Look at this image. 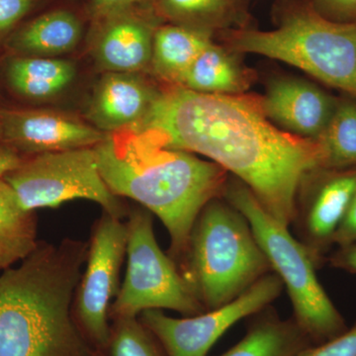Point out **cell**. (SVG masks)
I'll use <instances>...</instances> for the list:
<instances>
[{
  "instance_id": "1",
  "label": "cell",
  "mask_w": 356,
  "mask_h": 356,
  "mask_svg": "<svg viewBox=\"0 0 356 356\" xmlns=\"http://www.w3.org/2000/svg\"><path fill=\"white\" fill-rule=\"evenodd\" d=\"M136 130L153 131L165 146L201 154L234 173L283 226L294 220L302 182L325 170L317 140L276 127L259 100L243 95L170 86Z\"/></svg>"
},
{
  "instance_id": "2",
  "label": "cell",
  "mask_w": 356,
  "mask_h": 356,
  "mask_svg": "<svg viewBox=\"0 0 356 356\" xmlns=\"http://www.w3.org/2000/svg\"><path fill=\"white\" fill-rule=\"evenodd\" d=\"M93 149L110 191L158 216L172 241L170 257L181 261L201 211L224 192L226 170L165 146L151 130L107 134Z\"/></svg>"
},
{
  "instance_id": "3",
  "label": "cell",
  "mask_w": 356,
  "mask_h": 356,
  "mask_svg": "<svg viewBox=\"0 0 356 356\" xmlns=\"http://www.w3.org/2000/svg\"><path fill=\"white\" fill-rule=\"evenodd\" d=\"M88 243L39 242L0 274V356H95L74 316Z\"/></svg>"
},
{
  "instance_id": "4",
  "label": "cell",
  "mask_w": 356,
  "mask_h": 356,
  "mask_svg": "<svg viewBox=\"0 0 356 356\" xmlns=\"http://www.w3.org/2000/svg\"><path fill=\"white\" fill-rule=\"evenodd\" d=\"M181 261V274L206 310L238 298L271 269L247 219L218 197L194 222Z\"/></svg>"
},
{
  "instance_id": "5",
  "label": "cell",
  "mask_w": 356,
  "mask_h": 356,
  "mask_svg": "<svg viewBox=\"0 0 356 356\" xmlns=\"http://www.w3.org/2000/svg\"><path fill=\"white\" fill-rule=\"evenodd\" d=\"M232 50L282 60L356 99V21L327 19L308 6L289 9L271 31L228 35Z\"/></svg>"
},
{
  "instance_id": "6",
  "label": "cell",
  "mask_w": 356,
  "mask_h": 356,
  "mask_svg": "<svg viewBox=\"0 0 356 356\" xmlns=\"http://www.w3.org/2000/svg\"><path fill=\"white\" fill-rule=\"evenodd\" d=\"M222 193L247 219L271 269L286 286L295 322L311 343H325L348 331L350 327L318 280L317 264L308 248L270 216L243 182L226 184Z\"/></svg>"
},
{
  "instance_id": "7",
  "label": "cell",
  "mask_w": 356,
  "mask_h": 356,
  "mask_svg": "<svg viewBox=\"0 0 356 356\" xmlns=\"http://www.w3.org/2000/svg\"><path fill=\"white\" fill-rule=\"evenodd\" d=\"M127 218V273L109 317L137 318L144 311L165 309L191 317L207 311L175 261L159 248L152 213L134 207Z\"/></svg>"
},
{
  "instance_id": "8",
  "label": "cell",
  "mask_w": 356,
  "mask_h": 356,
  "mask_svg": "<svg viewBox=\"0 0 356 356\" xmlns=\"http://www.w3.org/2000/svg\"><path fill=\"white\" fill-rule=\"evenodd\" d=\"M3 178L26 211L57 208L84 199L97 203L116 219H124L130 212L103 180L93 147L25 156Z\"/></svg>"
},
{
  "instance_id": "9",
  "label": "cell",
  "mask_w": 356,
  "mask_h": 356,
  "mask_svg": "<svg viewBox=\"0 0 356 356\" xmlns=\"http://www.w3.org/2000/svg\"><path fill=\"white\" fill-rule=\"evenodd\" d=\"M127 242V224L102 212L93 227L86 268L72 305L79 329L88 343L99 350H106L109 346L110 308L120 289L119 280Z\"/></svg>"
},
{
  "instance_id": "10",
  "label": "cell",
  "mask_w": 356,
  "mask_h": 356,
  "mask_svg": "<svg viewBox=\"0 0 356 356\" xmlns=\"http://www.w3.org/2000/svg\"><path fill=\"white\" fill-rule=\"evenodd\" d=\"M283 283L267 273L238 298L219 308L187 318H172L163 310L140 314V322L158 339L168 356H207L212 346L234 325L266 309L280 296Z\"/></svg>"
},
{
  "instance_id": "11",
  "label": "cell",
  "mask_w": 356,
  "mask_h": 356,
  "mask_svg": "<svg viewBox=\"0 0 356 356\" xmlns=\"http://www.w3.org/2000/svg\"><path fill=\"white\" fill-rule=\"evenodd\" d=\"M163 23L153 6H139L89 21L86 49L100 72H147L154 32Z\"/></svg>"
},
{
  "instance_id": "12",
  "label": "cell",
  "mask_w": 356,
  "mask_h": 356,
  "mask_svg": "<svg viewBox=\"0 0 356 356\" xmlns=\"http://www.w3.org/2000/svg\"><path fill=\"white\" fill-rule=\"evenodd\" d=\"M81 117L50 108H0V140L21 156L93 147L106 137Z\"/></svg>"
},
{
  "instance_id": "13",
  "label": "cell",
  "mask_w": 356,
  "mask_h": 356,
  "mask_svg": "<svg viewBox=\"0 0 356 356\" xmlns=\"http://www.w3.org/2000/svg\"><path fill=\"white\" fill-rule=\"evenodd\" d=\"M161 91L147 72H100L84 119L106 135L136 130L151 113Z\"/></svg>"
},
{
  "instance_id": "14",
  "label": "cell",
  "mask_w": 356,
  "mask_h": 356,
  "mask_svg": "<svg viewBox=\"0 0 356 356\" xmlns=\"http://www.w3.org/2000/svg\"><path fill=\"white\" fill-rule=\"evenodd\" d=\"M88 27L86 8L53 6L18 26L4 48L9 56L70 58L86 43Z\"/></svg>"
},
{
  "instance_id": "15",
  "label": "cell",
  "mask_w": 356,
  "mask_h": 356,
  "mask_svg": "<svg viewBox=\"0 0 356 356\" xmlns=\"http://www.w3.org/2000/svg\"><path fill=\"white\" fill-rule=\"evenodd\" d=\"M259 104L271 123L293 135L318 140L329 125L337 103L308 81L280 79L269 86Z\"/></svg>"
},
{
  "instance_id": "16",
  "label": "cell",
  "mask_w": 356,
  "mask_h": 356,
  "mask_svg": "<svg viewBox=\"0 0 356 356\" xmlns=\"http://www.w3.org/2000/svg\"><path fill=\"white\" fill-rule=\"evenodd\" d=\"M356 189V168L324 170L304 217L307 243L316 264L322 261L348 212Z\"/></svg>"
},
{
  "instance_id": "17",
  "label": "cell",
  "mask_w": 356,
  "mask_h": 356,
  "mask_svg": "<svg viewBox=\"0 0 356 356\" xmlns=\"http://www.w3.org/2000/svg\"><path fill=\"white\" fill-rule=\"evenodd\" d=\"M3 77L11 92L36 104L58 102L79 81L81 70L72 58L7 55Z\"/></svg>"
},
{
  "instance_id": "18",
  "label": "cell",
  "mask_w": 356,
  "mask_h": 356,
  "mask_svg": "<svg viewBox=\"0 0 356 356\" xmlns=\"http://www.w3.org/2000/svg\"><path fill=\"white\" fill-rule=\"evenodd\" d=\"M212 35L161 23L154 32L149 74L170 86H180L191 65L212 41Z\"/></svg>"
},
{
  "instance_id": "19",
  "label": "cell",
  "mask_w": 356,
  "mask_h": 356,
  "mask_svg": "<svg viewBox=\"0 0 356 356\" xmlns=\"http://www.w3.org/2000/svg\"><path fill=\"white\" fill-rule=\"evenodd\" d=\"M248 0H154L159 19L214 35L241 27L248 13Z\"/></svg>"
},
{
  "instance_id": "20",
  "label": "cell",
  "mask_w": 356,
  "mask_h": 356,
  "mask_svg": "<svg viewBox=\"0 0 356 356\" xmlns=\"http://www.w3.org/2000/svg\"><path fill=\"white\" fill-rule=\"evenodd\" d=\"M248 86L245 70L236 58L211 42L194 60L180 88L206 95H241Z\"/></svg>"
},
{
  "instance_id": "21",
  "label": "cell",
  "mask_w": 356,
  "mask_h": 356,
  "mask_svg": "<svg viewBox=\"0 0 356 356\" xmlns=\"http://www.w3.org/2000/svg\"><path fill=\"white\" fill-rule=\"evenodd\" d=\"M38 245L34 212L23 209L10 185L0 177V271L22 261Z\"/></svg>"
},
{
  "instance_id": "22",
  "label": "cell",
  "mask_w": 356,
  "mask_h": 356,
  "mask_svg": "<svg viewBox=\"0 0 356 356\" xmlns=\"http://www.w3.org/2000/svg\"><path fill=\"white\" fill-rule=\"evenodd\" d=\"M312 344L294 320L283 321L267 313L257 318L247 334L220 356H294Z\"/></svg>"
},
{
  "instance_id": "23",
  "label": "cell",
  "mask_w": 356,
  "mask_h": 356,
  "mask_svg": "<svg viewBox=\"0 0 356 356\" xmlns=\"http://www.w3.org/2000/svg\"><path fill=\"white\" fill-rule=\"evenodd\" d=\"M324 154L325 170H351L356 166V104L337 103L331 121L317 140Z\"/></svg>"
},
{
  "instance_id": "24",
  "label": "cell",
  "mask_w": 356,
  "mask_h": 356,
  "mask_svg": "<svg viewBox=\"0 0 356 356\" xmlns=\"http://www.w3.org/2000/svg\"><path fill=\"white\" fill-rule=\"evenodd\" d=\"M106 350L109 356H163L156 337L138 318H114Z\"/></svg>"
},
{
  "instance_id": "25",
  "label": "cell",
  "mask_w": 356,
  "mask_h": 356,
  "mask_svg": "<svg viewBox=\"0 0 356 356\" xmlns=\"http://www.w3.org/2000/svg\"><path fill=\"white\" fill-rule=\"evenodd\" d=\"M49 0H0V39L7 37L22 24V21Z\"/></svg>"
},
{
  "instance_id": "26",
  "label": "cell",
  "mask_w": 356,
  "mask_h": 356,
  "mask_svg": "<svg viewBox=\"0 0 356 356\" xmlns=\"http://www.w3.org/2000/svg\"><path fill=\"white\" fill-rule=\"evenodd\" d=\"M294 356H356V324L331 341L312 344Z\"/></svg>"
},
{
  "instance_id": "27",
  "label": "cell",
  "mask_w": 356,
  "mask_h": 356,
  "mask_svg": "<svg viewBox=\"0 0 356 356\" xmlns=\"http://www.w3.org/2000/svg\"><path fill=\"white\" fill-rule=\"evenodd\" d=\"M306 6L334 22L356 21V0H306Z\"/></svg>"
},
{
  "instance_id": "28",
  "label": "cell",
  "mask_w": 356,
  "mask_h": 356,
  "mask_svg": "<svg viewBox=\"0 0 356 356\" xmlns=\"http://www.w3.org/2000/svg\"><path fill=\"white\" fill-rule=\"evenodd\" d=\"M154 0H89L86 6L89 21L139 6H153Z\"/></svg>"
},
{
  "instance_id": "29",
  "label": "cell",
  "mask_w": 356,
  "mask_h": 356,
  "mask_svg": "<svg viewBox=\"0 0 356 356\" xmlns=\"http://www.w3.org/2000/svg\"><path fill=\"white\" fill-rule=\"evenodd\" d=\"M356 243V189L351 198L348 212L334 236V245L346 247Z\"/></svg>"
},
{
  "instance_id": "30",
  "label": "cell",
  "mask_w": 356,
  "mask_h": 356,
  "mask_svg": "<svg viewBox=\"0 0 356 356\" xmlns=\"http://www.w3.org/2000/svg\"><path fill=\"white\" fill-rule=\"evenodd\" d=\"M327 261L334 268L356 275V243L346 247H339L327 257Z\"/></svg>"
},
{
  "instance_id": "31",
  "label": "cell",
  "mask_w": 356,
  "mask_h": 356,
  "mask_svg": "<svg viewBox=\"0 0 356 356\" xmlns=\"http://www.w3.org/2000/svg\"><path fill=\"white\" fill-rule=\"evenodd\" d=\"M23 156L10 147L0 143V177L11 172L22 161Z\"/></svg>"
},
{
  "instance_id": "32",
  "label": "cell",
  "mask_w": 356,
  "mask_h": 356,
  "mask_svg": "<svg viewBox=\"0 0 356 356\" xmlns=\"http://www.w3.org/2000/svg\"><path fill=\"white\" fill-rule=\"evenodd\" d=\"M0 143H1V140H0Z\"/></svg>"
}]
</instances>
